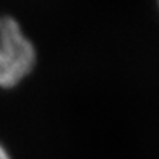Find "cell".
<instances>
[{
	"label": "cell",
	"instance_id": "3957f363",
	"mask_svg": "<svg viewBox=\"0 0 159 159\" xmlns=\"http://www.w3.org/2000/svg\"><path fill=\"white\" fill-rule=\"evenodd\" d=\"M157 2H159V0H157Z\"/></svg>",
	"mask_w": 159,
	"mask_h": 159
},
{
	"label": "cell",
	"instance_id": "7a4b0ae2",
	"mask_svg": "<svg viewBox=\"0 0 159 159\" xmlns=\"http://www.w3.org/2000/svg\"><path fill=\"white\" fill-rule=\"evenodd\" d=\"M0 159H11L10 157V153L5 149V146H3L2 143H0Z\"/></svg>",
	"mask_w": 159,
	"mask_h": 159
},
{
	"label": "cell",
	"instance_id": "6da1fadb",
	"mask_svg": "<svg viewBox=\"0 0 159 159\" xmlns=\"http://www.w3.org/2000/svg\"><path fill=\"white\" fill-rule=\"evenodd\" d=\"M36 49L13 18L0 15V88H13L31 73Z\"/></svg>",
	"mask_w": 159,
	"mask_h": 159
}]
</instances>
